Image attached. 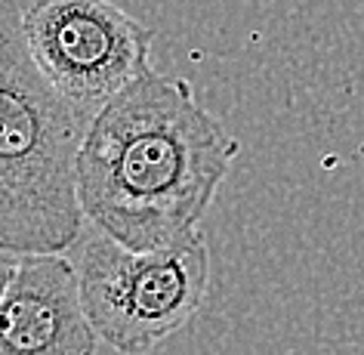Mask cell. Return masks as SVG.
Wrapping results in <instances>:
<instances>
[{"instance_id":"1","label":"cell","mask_w":364,"mask_h":355,"mask_svg":"<svg viewBox=\"0 0 364 355\" xmlns=\"http://www.w3.org/2000/svg\"><path fill=\"white\" fill-rule=\"evenodd\" d=\"M241 145L186 78L142 71L90 117L77 198L99 232L133 250L201 229Z\"/></svg>"},{"instance_id":"5","label":"cell","mask_w":364,"mask_h":355,"mask_svg":"<svg viewBox=\"0 0 364 355\" xmlns=\"http://www.w3.org/2000/svg\"><path fill=\"white\" fill-rule=\"evenodd\" d=\"M77 266L62 253H22L0 300V355H96Z\"/></svg>"},{"instance_id":"6","label":"cell","mask_w":364,"mask_h":355,"mask_svg":"<svg viewBox=\"0 0 364 355\" xmlns=\"http://www.w3.org/2000/svg\"><path fill=\"white\" fill-rule=\"evenodd\" d=\"M19 257L22 253H10V250H0V300L6 294V285L13 281V272L19 266Z\"/></svg>"},{"instance_id":"3","label":"cell","mask_w":364,"mask_h":355,"mask_svg":"<svg viewBox=\"0 0 364 355\" xmlns=\"http://www.w3.org/2000/svg\"><path fill=\"white\" fill-rule=\"evenodd\" d=\"M77 285L99 343L124 355H145L204 306L210 248L201 229L149 250L96 232L80 253Z\"/></svg>"},{"instance_id":"4","label":"cell","mask_w":364,"mask_h":355,"mask_svg":"<svg viewBox=\"0 0 364 355\" xmlns=\"http://www.w3.org/2000/svg\"><path fill=\"white\" fill-rule=\"evenodd\" d=\"M19 13L38 68L87 117L151 68L154 31L112 0H19Z\"/></svg>"},{"instance_id":"2","label":"cell","mask_w":364,"mask_h":355,"mask_svg":"<svg viewBox=\"0 0 364 355\" xmlns=\"http://www.w3.org/2000/svg\"><path fill=\"white\" fill-rule=\"evenodd\" d=\"M87 124L34 62L19 0H0V250L65 253L80 238Z\"/></svg>"}]
</instances>
